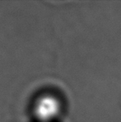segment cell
<instances>
[{
    "instance_id": "1",
    "label": "cell",
    "mask_w": 121,
    "mask_h": 122,
    "mask_svg": "<svg viewBox=\"0 0 121 122\" xmlns=\"http://www.w3.org/2000/svg\"><path fill=\"white\" fill-rule=\"evenodd\" d=\"M60 102L54 96L44 95L40 96L35 103V114L42 121H50L54 119L60 112Z\"/></svg>"
}]
</instances>
